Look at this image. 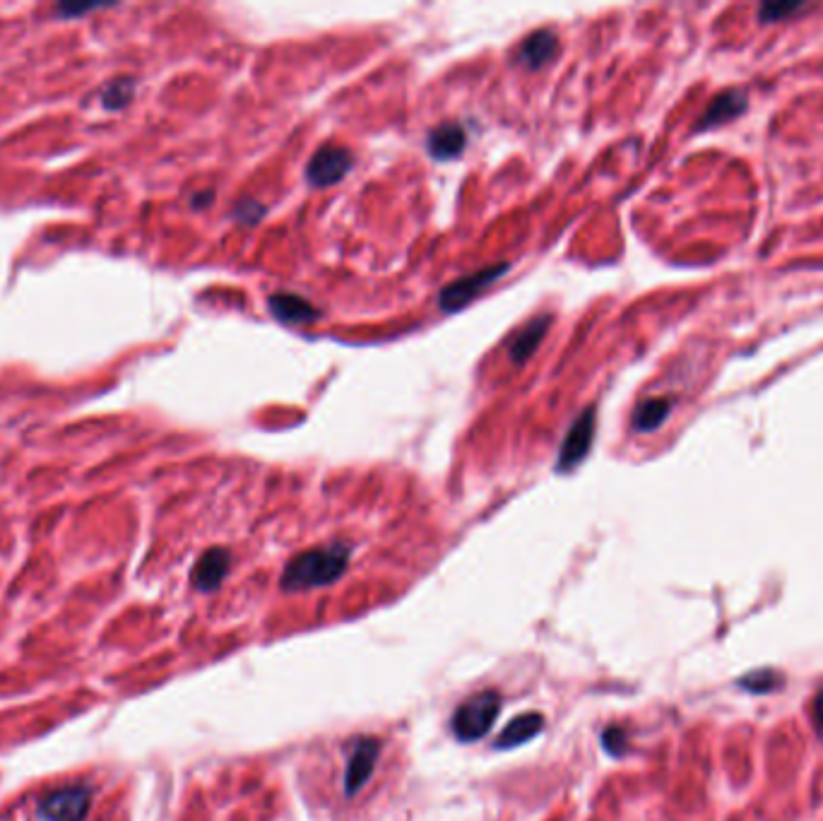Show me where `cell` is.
I'll use <instances>...</instances> for the list:
<instances>
[{
	"mask_svg": "<svg viewBox=\"0 0 823 821\" xmlns=\"http://www.w3.org/2000/svg\"><path fill=\"white\" fill-rule=\"evenodd\" d=\"M508 270H511V265L508 263H496V265H489V268L479 270V273L465 275V277H460V280L451 282V285L443 287L441 294H438V309H441L443 313L460 311L463 306L470 304L472 299H477L489 285H494L499 277L506 275Z\"/></svg>",
	"mask_w": 823,
	"mask_h": 821,
	"instance_id": "277c9868",
	"label": "cell"
},
{
	"mask_svg": "<svg viewBox=\"0 0 823 821\" xmlns=\"http://www.w3.org/2000/svg\"><path fill=\"white\" fill-rule=\"evenodd\" d=\"M744 106H746V99H744L742 92H725V94H720V97L708 106L706 114H703L701 128L718 126V123L727 121V118L742 114Z\"/></svg>",
	"mask_w": 823,
	"mask_h": 821,
	"instance_id": "5bb4252c",
	"label": "cell"
},
{
	"mask_svg": "<svg viewBox=\"0 0 823 821\" xmlns=\"http://www.w3.org/2000/svg\"><path fill=\"white\" fill-rule=\"evenodd\" d=\"M90 788L87 785H63L41 797V821H85L90 812Z\"/></svg>",
	"mask_w": 823,
	"mask_h": 821,
	"instance_id": "5b68a950",
	"label": "cell"
},
{
	"mask_svg": "<svg viewBox=\"0 0 823 821\" xmlns=\"http://www.w3.org/2000/svg\"><path fill=\"white\" fill-rule=\"evenodd\" d=\"M268 306L272 316L277 321L287 323V326H309V323L321 318V311H316L311 301L296 297V294H272Z\"/></svg>",
	"mask_w": 823,
	"mask_h": 821,
	"instance_id": "8fae6325",
	"label": "cell"
},
{
	"mask_svg": "<svg viewBox=\"0 0 823 821\" xmlns=\"http://www.w3.org/2000/svg\"><path fill=\"white\" fill-rule=\"evenodd\" d=\"M133 97V82L130 80H116L106 87L104 92V106L106 109H121Z\"/></svg>",
	"mask_w": 823,
	"mask_h": 821,
	"instance_id": "2e32d148",
	"label": "cell"
},
{
	"mask_svg": "<svg viewBox=\"0 0 823 821\" xmlns=\"http://www.w3.org/2000/svg\"><path fill=\"white\" fill-rule=\"evenodd\" d=\"M349 557H352V547L347 542H333V545L309 549L301 552L284 566V574L280 586L287 593L292 590H309V588H325L347 571Z\"/></svg>",
	"mask_w": 823,
	"mask_h": 821,
	"instance_id": "6da1fadb",
	"label": "cell"
},
{
	"mask_svg": "<svg viewBox=\"0 0 823 821\" xmlns=\"http://www.w3.org/2000/svg\"><path fill=\"white\" fill-rule=\"evenodd\" d=\"M811 716H814V728L823 737V691H819V696L814 699V708H811Z\"/></svg>",
	"mask_w": 823,
	"mask_h": 821,
	"instance_id": "d6986e66",
	"label": "cell"
},
{
	"mask_svg": "<svg viewBox=\"0 0 823 821\" xmlns=\"http://www.w3.org/2000/svg\"><path fill=\"white\" fill-rule=\"evenodd\" d=\"M802 8V5H763L761 8V17L763 20H778V15H790L795 13V10Z\"/></svg>",
	"mask_w": 823,
	"mask_h": 821,
	"instance_id": "ac0fdd59",
	"label": "cell"
},
{
	"mask_svg": "<svg viewBox=\"0 0 823 821\" xmlns=\"http://www.w3.org/2000/svg\"><path fill=\"white\" fill-rule=\"evenodd\" d=\"M383 754V742L376 737H354L347 747L345 756V776H342V793L345 797H354L371 781L378 761Z\"/></svg>",
	"mask_w": 823,
	"mask_h": 821,
	"instance_id": "3957f363",
	"label": "cell"
},
{
	"mask_svg": "<svg viewBox=\"0 0 823 821\" xmlns=\"http://www.w3.org/2000/svg\"><path fill=\"white\" fill-rule=\"evenodd\" d=\"M669 415V400L665 398H655V400H645L633 410L631 424L636 431H653L665 422Z\"/></svg>",
	"mask_w": 823,
	"mask_h": 821,
	"instance_id": "9a60e30c",
	"label": "cell"
},
{
	"mask_svg": "<svg viewBox=\"0 0 823 821\" xmlns=\"http://www.w3.org/2000/svg\"><path fill=\"white\" fill-rule=\"evenodd\" d=\"M212 200H215V193H212V191H200L198 196H195V198L191 200V205H193V208H207V205H210Z\"/></svg>",
	"mask_w": 823,
	"mask_h": 821,
	"instance_id": "ffe728a7",
	"label": "cell"
},
{
	"mask_svg": "<svg viewBox=\"0 0 823 821\" xmlns=\"http://www.w3.org/2000/svg\"><path fill=\"white\" fill-rule=\"evenodd\" d=\"M549 326H552V316H549V313H540V316H535L532 321L525 323V326L513 335V340L508 342V359H511L513 364L528 362L532 354L537 352V347H540Z\"/></svg>",
	"mask_w": 823,
	"mask_h": 821,
	"instance_id": "30bf717a",
	"label": "cell"
},
{
	"mask_svg": "<svg viewBox=\"0 0 823 821\" xmlns=\"http://www.w3.org/2000/svg\"><path fill=\"white\" fill-rule=\"evenodd\" d=\"M229 569H232V554L227 552L224 547H212L207 549V552L195 561L193 566V574H191V583L195 590H200V593H212V590H217L222 586V581L227 578Z\"/></svg>",
	"mask_w": 823,
	"mask_h": 821,
	"instance_id": "ba28073f",
	"label": "cell"
},
{
	"mask_svg": "<svg viewBox=\"0 0 823 821\" xmlns=\"http://www.w3.org/2000/svg\"><path fill=\"white\" fill-rule=\"evenodd\" d=\"M556 53H559V37H556L552 29H537V32H532L530 37L518 46L515 63L528 70H540L547 66L549 61H554Z\"/></svg>",
	"mask_w": 823,
	"mask_h": 821,
	"instance_id": "9c48e42d",
	"label": "cell"
},
{
	"mask_svg": "<svg viewBox=\"0 0 823 821\" xmlns=\"http://www.w3.org/2000/svg\"><path fill=\"white\" fill-rule=\"evenodd\" d=\"M595 415H597L595 407H588V410H585L583 415L573 422V427L568 429L564 444H561L559 458H556V470L559 472L573 470L576 465H580V460L588 456L592 439H595Z\"/></svg>",
	"mask_w": 823,
	"mask_h": 821,
	"instance_id": "52a82bcc",
	"label": "cell"
},
{
	"mask_svg": "<svg viewBox=\"0 0 823 821\" xmlns=\"http://www.w3.org/2000/svg\"><path fill=\"white\" fill-rule=\"evenodd\" d=\"M263 215H265V208L258 203V200H253V198L241 200V203L234 208V220L246 224V227H253V224H258L260 220H263Z\"/></svg>",
	"mask_w": 823,
	"mask_h": 821,
	"instance_id": "e0dca14e",
	"label": "cell"
},
{
	"mask_svg": "<svg viewBox=\"0 0 823 821\" xmlns=\"http://www.w3.org/2000/svg\"><path fill=\"white\" fill-rule=\"evenodd\" d=\"M354 157L347 147L342 145H323L313 152V157L306 164V181L316 188L335 186L337 181L345 179V174L352 169Z\"/></svg>",
	"mask_w": 823,
	"mask_h": 821,
	"instance_id": "8992f818",
	"label": "cell"
},
{
	"mask_svg": "<svg viewBox=\"0 0 823 821\" xmlns=\"http://www.w3.org/2000/svg\"><path fill=\"white\" fill-rule=\"evenodd\" d=\"M501 713V696L494 689L477 691L453 713V732L460 742H477L487 735Z\"/></svg>",
	"mask_w": 823,
	"mask_h": 821,
	"instance_id": "7a4b0ae2",
	"label": "cell"
},
{
	"mask_svg": "<svg viewBox=\"0 0 823 821\" xmlns=\"http://www.w3.org/2000/svg\"><path fill=\"white\" fill-rule=\"evenodd\" d=\"M465 145H467L465 128L455 121L436 126L434 131L429 133V140H426V150H429V155L438 159V162H446V159L458 157L460 152L465 150Z\"/></svg>",
	"mask_w": 823,
	"mask_h": 821,
	"instance_id": "7c38bea8",
	"label": "cell"
},
{
	"mask_svg": "<svg viewBox=\"0 0 823 821\" xmlns=\"http://www.w3.org/2000/svg\"><path fill=\"white\" fill-rule=\"evenodd\" d=\"M544 730V718L540 713H523L506 725V730L496 737V749H511L525 744Z\"/></svg>",
	"mask_w": 823,
	"mask_h": 821,
	"instance_id": "4fadbf2b",
	"label": "cell"
}]
</instances>
